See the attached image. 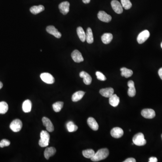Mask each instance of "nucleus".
<instances>
[{"instance_id":"9d476101","label":"nucleus","mask_w":162,"mask_h":162,"mask_svg":"<svg viewBox=\"0 0 162 162\" xmlns=\"http://www.w3.org/2000/svg\"><path fill=\"white\" fill-rule=\"evenodd\" d=\"M71 57L74 61L76 63H80L84 60L82 54L77 50H75L73 51L71 54Z\"/></svg>"},{"instance_id":"f257e3e1","label":"nucleus","mask_w":162,"mask_h":162,"mask_svg":"<svg viewBox=\"0 0 162 162\" xmlns=\"http://www.w3.org/2000/svg\"><path fill=\"white\" fill-rule=\"evenodd\" d=\"M109 155V151L106 148L101 149L95 154L93 158L90 159L93 162H98L105 159Z\"/></svg>"},{"instance_id":"423d86ee","label":"nucleus","mask_w":162,"mask_h":162,"mask_svg":"<svg viewBox=\"0 0 162 162\" xmlns=\"http://www.w3.org/2000/svg\"><path fill=\"white\" fill-rule=\"evenodd\" d=\"M150 36V34L149 31L147 30L143 31L142 32H140V34L138 35L137 37V41L138 42L139 44H142L144 42H145Z\"/></svg>"},{"instance_id":"39448f33","label":"nucleus","mask_w":162,"mask_h":162,"mask_svg":"<svg viewBox=\"0 0 162 162\" xmlns=\"http://www.w3.org/2000/svg\"><path fill=\"white\" fill-rule=\"evenodd\" d=\"M40 78L43 82L46 83L51 84L55 83V79L54 77L49 73H42L41 74Z\"/></svg>"},{"instance_id":"f8f14e48","label":"nucleus","mask_w":162,"mask_h":162,"mask_svg":"<svg viewBox=\"0 0 162 162\" xmlns=\"http://www.w3.org/2000/svg\"><path fill=\"white\" fill-rule=\"evenodd\" d=\"M42 123L44 126L46 128V130L49 132H52L54 131V127L52 122L50 119L46 117H43L42 119Z\"/></svg>"},{"instance_id":"c9c22d12","label":"nucleus","mask_w":162,"mask_h":162,"mask_svg":"<svg viewBox=\"0 0 162 162\" xmlns=\"http://www.w3.org/2000/svg\"><path fill=\"white\" fill-rule=\"evenodd\" d=\"M158 161L157 158L154 157H151L149 158V162H157Z\"/></svg>"},{"instance_id":"b1692460","label":"nucleus","mask_w":162,"mask_h":162,"mask_svg":"<svg viewBox=\"0 0 162 162\" xmlns=\"http://www.w3.org/2000/svg\"><path fill=\"white\" fill-rule=\"evenodd\" d=\"M44 6L42 5H39L38 6H33L31 7L30 11L32 14H34V15H36V14H39L44 11Z\"/></svg>"},{"instance_id":"7ed1b4c3","label":"nucleus","mask_w":162,"mask_h":162,"mask_svg":"<svg viewBox=\"0 0 162 162\" xmlns=\"http://www.w3.org/2000/svg\"><path fill=\"white\" fill-rule=\"evenodd\" d=\"M134 144L137 146H143L147 143V140L144 139V135L142 133H138L134 136L133 139Z\"/></svg>"},{"instance_id":"7c9ffc66","label":"nucleus","mask_w":162,"mask_h":162,"mask_svg":"<svg viewBox=\"0 0 162 162\" xmlns=\"http://www.w3.org/2000/svg\"><path fill=\"white\" fill-rule=\"evenodd\" d=\"M64 105V103L61 101L55 102L53 104V109L54 111L56 112H59L61 110Z\"/></svg>"},{"instance_id":"412c9836","label":"nucleus","mask_w":162,"mask_h":162,"mask_svg":"<svg viewBox=\"0 0 162 162\" xmlns=\"http://www.w3.org/2000/svg\"><path fill=\"white\" fill-rule=\"evenodd\" d=\"M86 40L89 44H91L94 41L93 35V31L90 28H88L86 30Z\"/></svg>"},{"instance_id":"2f4dec72","label":"nucleus","mask_w":162,"mask_h":162,"mask_svg":"<svg viewBox=\"0 0 162 162\" xmlns=\"http://www.w3.org/2000/svg\"><path fill=\"white\" fill-rule=\"evenodd\" d=\"M122 6L125 10H129L132 7V4L130 0H121Z\"/></svg>"},{"instance_id":"4be33fe9","label":"nucleus","mask_w":162,"mask_h":162,"mask_svg":"<svg viewBox=\"0 0 162 162\" xmlns=\"http://www.w3.org/2000/svg\"><path fill=\"white\" fill-rule=\"evenodd\" d=\"M113 36L110 33H105L101 36L102 42L105 44H109L113 39Z\"/></svg>"},{"instance_id":"5701e85b","label":"nucleus","mask_w":162,"mask_h":162,"mask_svg":"<svg viewBox=\"0 0 162 162\" xmlns=\"http://www.w3.org/2000/svg\"><path fill=\"white\" fill-rule=\"evenodd\" d=\"M85 95V92L78 91L72 95V100L73 102H77L83 98Z\"/></svg>"},{"instance_id":"20e7f679","label":"nucleus","mask_w":162,"mask_h":162,"mask_svg":"<svg viewBox=\"0 0 162 162\" xmlns=\"http://www.w3.org/2000/svg\"><path fill=\"white\" fill-rule=\"evenodd\" d=\"M22 126L23 124L22 121L19 119H16L11 123L10 128L13 132L17 133L20 131Z\"/></svg>"},{"instance_id":"a878e982","label":"nucleus","mask_w":162,"mask_h":162,"mask_svg":"<svg viewBox=\"0 0 162 162\" xmlns=\"http://www.w3.org/2000/svg\"><path fill=\"white\" fill-rule=\"evenodd\" d=\"M120 71H121V76L126 78H129L133 74V71L132 70L127 69L125 67L121 68Z\"/></svg>"},{"instance_id":"c85d7f7f","label":"nucleus","mask_w":162,"mask_h":162,"mask_svg":"<svg viewBox=\"0 0 162 162\" xmlns=\"http://www.w3.org/2000/svg\"><path fill=\"white\" fill-rule=\"evenodd\" d=\"M95 151L92 149H86L83 151V154L84 157L88 158H91L95 155Z\"/></svg>"},{"instance_id":"4c0bfd02","label":"nucleus","mask_w":162,"mask_h":162,"mask_svg":"<svg viewBox=\"0 0 162 162\" xmlns=\"http://www.w3.org/2000/svg\"><path fill=\"white\" fill-rule=\"evenodd\" d=\"M83 2L85 4H88L90 1V0H83Z\"/></svg>"},{"instance_id":"e433bc0d","label":"nucleus","mask_w":162,"mask_h":162,"mask_svg":"<svg viewBox=\"0 0 162 162\" xmlns=\"http://www.w3.org/2000/svg\"><path fill=\"white\" fill-rule=\"evenodd\" d=\"M158 75H159V77L161 78V79L162 80V68H160L158 71Z\"/></svg>"},{"instance_id":"2eb2a0df","label":"nucleus","mask_w":162,"mask_h":162,"mask_svg":"<svg viewBox=\"0 0 162 162\" xmlns=\"http://www.w3.org/2000/svg\"><path fill=\"white\" fill-rule=\"evenodd\" d=\"M128 86L129 87L128 92V95L130 97H134L136 95V90L133 81L132 80L128 81Z\"/></svg>"},{"instance_id":"473e14b6","label":"nucleus","mask_w":162,"mask_h":162,"mask_svg":"<svg viewBox=\"0 0 162 162\" xmlns=\"http://www.w3.org/2000/svg\"><path fill=\"white\" fill-rule=\"evenodd\" d=\"M95 74H96L97 79L101 81H104L106 80V77L101 72L97 71L95 73Z\"/></svg>"},{"instance_id":"ddd939ff","label":"nucleus","mask_w":162,"mask_h":162,"mask_svg":"<svg viewBox=\"0 0 162 162\" xmlns=\"http://www.w3.org/2000/svg\"><path fill=\"white\" fill-rule=\"evenodd\" d=\"M123 131L121 128L116 127L111 130L110 134L112 137L115 138H121L123 135Z\"/></svg>"},{"instance_id":"393cba45","label":"nucleus","mask_w":162,"mask_h":162,"mask_svg":"<svg viewBox=\"0 0 162 162\" xmlns=\"http://www.w3.org/2000/svg\"><path fill=\"white\" fill-rule=\"evenodd\" d=\"M23 111L25 113H29L30 112L32 109V102L29 100H25L22 105Z\"/></svg>"},{"instance_id":"1a4fd4ad","label":"nucleus","mask_w":162,"mask_h":162,"mask_svg":"<svg viewBox=\"0 0 162 162\" xmlns=\"http://www.w3.org/2000/svg\"><path fill=\"white\" fill-rule=\"evenodd\" d=\"M143 117L146 119H153L155 116V112L153 109H143L141 112Z\"/></svg>"},{"instance_id":"cd10ccee","label":"nucleus","mask_w":162,"mask_h":162,"mask_svg":"<svg viewBox=\"0 0 162 162\" xmlns=\"http://www.w3.org/2000/svg\"><path fill=\"white\" fill-rule=\"evenodd\" d=\"M66 127H67L68 131L70 133L75 132L78 129V126H76L72 121H69L68 122L66 125Z\"/></svg>"},{"instance_id":"c756f323","label":"nucleus","mask_w":162,"mask_h":162,"mask_svg":"<svg viewBox=\"0 0 162 162\" xmlns=\"http://www.w3.org/2000/svg\"><path fill=\"white\" fill-rule=\"evenodd\" d=\"M8 105L4 101L0 102V114H5L8 111Z\"/></svg>"},{"instance_id":"dca6fc26","label":"nucleus","mask_w":162,"mask_h":162,"mask_svg":"<svg viewBox=\"0 0 162 162\" xmlns=\"http://www.w3.org/2000/svg\"><path fill=\"white\" fill-rule=\"evenodd\" d=\"M100 93L104 97L109 98L111 95L114 94V90L111 88L101 89L100 90Z\"/></svg>"},{"instance_id":"6ab92c4d","label":"nucleus","mask_w":162,"mask_h":162,"mask_svg":"<svg viewBox=\"0 0 162 162\" xmlns=\"http://www.w3.org/2000/svg\"><path fill=\"white\" fill-rule=\"evenodd\" d=\"M56 153V149L53 147L46 148L44 151V156L46 159H49L51 156L55 154Z\"/></svg>"},{"instance_id":"f3484780","label":"nucleus","mask_w":162,"mask_h":162,"mask_svg":"<svg viewBox=\"0 0 162 162\" xmlns=\"http://www.w3.org/2000/svg\"><path fill=\"white\" fill-rule=\"evenodd\" d=\"M80 77L83 79V82L86 85L90 84L92 82V78L88 73L85 71L81 72L79 74Z\"/></svg>"},{"instance_id":"6e6552de","label":"nucleus","mask_w":162,"mask_h":162,"mask_svg":"<svg viewBox=\"0 0 162 162\" xmlns=\"http://www.w3.org/2000/svg\"><path fill=\"white\" fill-rule=\"evenodd\" d=\"M97 16L100 21L105 23H109L112 20L111 16L107 14L104 11H100L97 15Z\"/></svg>"},{"instance_id":"aec40b11","label":"nucleus","mask_w":162,"mask_h":162,"mask_svg":"<svg viewBox=\"0 0 162 162\" xmlns=\"http://www.w3.org/2000/svg\"><path fill=\"white\" fill-rule=\"evenodd\" d=\"M120 102L119 98L117 95L113 94L109 98V103L113 107H117Z\"/></svg>"},{"instance_id":"58836bf2","label":"nucleus","mask_w":162,"mask_h":162,"mask_svg":"<svg viewBox=\"0 0 162 162\" xmlns=\"http://www.w3.org/2000/svg\"><path fill=\"white\" fill-rule=\"evenodd\" d=\"M2 87H3V84L1 82H0V89L2 88Z\"/></svg>"},{"instance_id":"72a5a7b5","label":"nucleus","mask_w":162,"mask_h":162,"mask_svg":"<svg viewBox=\"0 0 162 162\" xmlns=\"http://www.w3.org/2000/svg\"><path fill=\"white\" fill-rule=\"evenodd\" d=\"M11 144L9 140L6 139H3L0 142V147L3 148L4 147H8Z\"/></svg>"},{"instance_id":"a19ab883","label":"nucleus","mask_w":162,"mask_h":162,"mask_svg":"<svg viewBox=\"0 0 162 162\" xmlns=\"http://www.w3.org/2000/svg\"><path fill=\"white\" fill-rule=\"evenodd\" d=\"M161 137H162V135H161Z\"/></svg>"},{"instance_id":"f03ea898","label":"nucleus","mask_w":162,"mask_h":162,"mask_svg":"<svg viewBox=\"0 0 162 162\" xmlns=\"http://www.w3.org/2000/svg\"><path fill=\"white\" fill-rule=\"evenodd\" d=\"M41 139L39 141V144L41 147H45L48 146L49 143V134L46 131H42L40 133Z\"/></svg>"},{"instance_id":"a211bd4d","label":"nucleus","mask_w":162,"mask_h":162,"mask_svg":"<svg viewBox=\"0 0 162 162\" xmlns=\"http://www.w3.org/2000/svg\"><path fill=\"white\" fill-rule=\"evenodd\" d=\"M87 122H88V125L91 129H93L94 131H97L98 130V124L97 123L96 120L93 118H92V117L89 118Z\"/></svg>"},{"instance_id":"4468645a","label":"nucleus","mask_w":162,"mask_h":162,"mask_svg":"<svg viewBox=\"0 0 162 162\" xmlns=\"http://www.w3.org/2000/svg\"><path fill=\"white\" fill-rule=\"evenodd\" d=\"M46 31L50 34L52 35L57 39H60L61 36V34L58 30L53 26H48L46 27Z\"/></svg>"},{"instance_id":"0eeeda50","label":"nucleus","mask_w":162,"mask_h":162,"mask_svg":"<svg viewBox=\"0 0 162 162\" xmlns=\"http://www.w3.org/2000/svg\"><path fill=\"white\" fill-rule=\"evenodd\" d=\"M111 6L113 10L118 14L123 13V9L122 4L117 0H113L111 2Z\"/></svg>"},{"instance_id":"ea45409f","label":"nucleus","mask_w":162,"mask_h":162,"mask_svg":"<svg viewBox=\"0 0 162 162\" xmlns=\"http://www.w3.org/2000/svg\"><path fill=\"white\" fill-rule=\"evenodd\" d=\"M161 48H162V43H161Z\"/></svg>"},{"instance_id":"9b49d317","label":"nucleus","mask_w":162,"mask_h":162,"mask_svg":"<svg viewBox=\"0 0 162 162\" xmlns=\"http://www.w3.org/2000/svg\"><path fill=\"white\" fill-rule=\"evenodd\" d=\"M69 6L70 4L68 1H64L61 2L59 5V8L60 12L63 15H67L69 11Z\"/></svg>"},{"instance_id":"bb28decb","label":"nucleus","mask_w":162,"mask_h":162,"mask_svg":"<svg viewBox=\"0 0 162 162\" xmlns=\"http://www.w3.org/2000/svg\"><path fill=\"white\" fill-rule=\"evenodd\" d=\"M77 34L80 39L82 42L86 41V33L81 27H79L77 29Z\"/></svg>"},{"instance_id":"f704fd0d","label":"nucleus","mask_w":162,"mask_h":162,"mask_svg":"<svg viewBox=\"0 0 162 162\" xmlns=\"http://www.w3.org/2000/svg\"><path fill=\"white\" fill-rule=\"evenodd\" d=\"M124 162H136V159L133 158H127L125 161H123Z\"/></svg>"}]
</instances>
